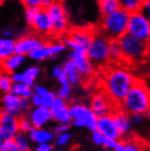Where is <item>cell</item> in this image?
<instances>
[{
	"mask_svg": "<svg viewBox=\"0 0 150 151\" xmlns=\"http://www.w3.org/2000/svg\"><path fill=\"white\" fill-rule=\"evenodd\" d=\"M55 98H56L55 93L48 92L45 96H43V98H42V106L49 107V106L51 105L53 99H54Z\"/></svg>",
	"mask_w": 150,
	"mask_h": 151,
	"instance_id": "obj_43",
	"label": "cell"
},
{
	"mask_svg": "<svg viewBox=\"0 0 150 151\" xmlns=\"http://www.w3.org/2000/svg\"><path fill=\"white\" fill-rule=\"evenodd\" d=\"M3 73V70H2V68H1V63H0V74Z\"/></svg>",
	"mask_w": 150,
	"mask_h": 151,
	"instance_id": "obj_57",
	"label": "cell"
},
{
	"mask_svg": "<svg viewBox=\"0 0 150 151\" xmlns=\"http://www.w3.org/2000/svg\"><path fill=\"white\" fill-rule=\"evenodd\" d=\"M136 78L125 67L116 66L108 68L103 78L104 91L119 105L134 85Z\"/></svg>",
	"mask_w": 150,
	"mask_h": 151,
	"instance_id": "obj_1",
	"label": "cell"
},
{
	"mask_svg": "<svg viewBox=\"0 0 150 151\" xmlns=\"http://www.w3.org/2000/svg\"><path fill=\"white\" fill-rule=\"evenodd\" d=\"M96 130L103 134L104 137L113 139H119L120 135L116 127L112 116L110 115H106L98 117L96 120Z\"/></svg>",
	"mask_w": 150,
	"mask_h": 151,
	"instance_id": "obj_17",
	"label": "cell"
},
{
	"mask_svg": "<svg viewBox=\"0 0 150 151\" xmlns=\"http://www.w3.org/2000/svg\"><path fill=\"white\" fill-rule=\"evenodd\" d=\"M70 128V125L69 124H62L59 126H57L54 128V133L57 135H60L63 133H67V130H69Z\"/></svg>",
	"mask_w": 150,
	"mask_h": 151,
	"instance_id": "obj_45",
	"label": "cell"
},
{
	"mask_svg": "<svg viewBox=\"0 0 150 151\" xmlns=\"http://www.w3.org/2000/svg\"><path fill=\"white\" fill-rule=\"evenodd\" d=\"M124 146V151H143V147L140 144V139L139 138H132L127 137L126 139H121Z\"/></svg>",
	"mask_w": 150,
	"mask_h": 151,
	"instance_id": "obj_25",
	"label": "cell"
},
{
	"mask_svg": "<svg viewBox=\"0 0 150 151\" xmlns=\"http://www.w3.org/2000/svg\"><path fill=\"white\" fill-rule=\"evenodd\" d=\"M49 110L52 115V118L61 124H69L71 122V116L69 115L68 104L65 99L58 96L53 99L49 106Z\"/></svg>",
	"mask_w": 150,
	"mask_h": 151,
	"instance_id": "obj_14",
	"label": "cell"
},
{
	"mask_svg": "<svg viewBox=\"0 0 150 151\" xmlns=\"http://www.w3.org/2000/svg\"><path fill=\"white\" fill-rule=\"evenodd\" d=\"M139 12H140L146 18L149 19L150 17V0H142V3L139 7Z\"/></svg>",
	"mask_w": 150,
	"mask_h": 151,
	"instance_id": "obj_36",
	"label": "cell"
},
{
	"mask_svg": "<svg viewBox=\"0 0 150 151\" xmlns=\"http://www.w3.org/2000/svg\"><path fill=\"white\" fill-rule=\"evenodd\" d=\"M37 131V129L35 128V127H31V129L28 131L29 132V137H30V139L32 140V141H34V142H35V140H36Z\"/></svg>",
	"mask_w": 150,
	"mask_h": 151,
	"instance_id": "obj_55",
	"label": "cell"
},
{
	"mask_svg": "<svg viewBox=\"0 0 150 151\" xmlns=\"http://www.w3.org/2000/svg\"><path fill=\"white\" fill-rule=\"evenodd\" d=\"M90 105L91 110L96 117L110 115L116 109H120V105L115 102L105 91L94 94L92 96Z\"/></svg>",
	"mask_w": 150,
	"mask_h": 151,
	"instance_id": "obj_9",
	"label": "cell"
},
{
	"mask_svg": "<svg viewBox=\"0 0 150 151\" xmlns=\"http://www.w3.org/2000/svg\"><path fill=\"white\" fill-rule=\"evenodd\" d=\"M149 105L150 94L147 86L144 80L136 78L134 85L120 104L121 109L128 115L135 113L145 114L149 110Z\"/></svg>",
	"mask_w": 150,
	"mask_h": 151,
	"instance_id": "obj_2",
	"label": "cell"
},
{
	"mask_svg": "<svg viewBox=\"0 0 150 151\" xmlns=\"http://www.w3.org/2000/svg\"><path fill=\"white\" fill-rule=\"evenodd\" d=\"M53 149V146L50 145V144H47V143H44V144H40L36 151H52Z\"/></svg>",
	"mask_w": 150,
	"mask_h": 151,
	"instance_id": "obj_50",
	"label": "cell"
},
{
	"mask_svg": "<svg viewBox=\"0 0 150 151\" xmlns=\"http://www.w3.org/2000/svg\"><path fill=\"white\" fill-rule=\"evenodd\" d=\"M31 127H32L31 122L25 116L18 117V130H20L22 133H27L30 130Z\"/></svg>",
	"mask_w": 150,
	"mask_h": 151,
	"instance_id": "obj_33",
	"label": "cell"
},
{
	"mask_svg": "<svg viewBox=\"0 0 150 151\" xmlns=\"http://www.w3.org/2000/svg\"><path fill=\"white\" fill-rule=\"evenodd\" d=\"M98 3L102 16L108 15L121 8L119 0H98Z\"/></svg>",
	"mask_w": 150,
	"mask_h": 151,
	"instance_id": "obj_22",
	"label": "cell"
},
{
	"mask_svg": "<svg viewBox=\"0 0 150 151\" xmlns=\"http://www.w3.org/2000/svg\"><path fill=\"white\" fill-rule=\"evenodd\" d=\"M53 138H54V134L52 132H49L47 130H43V129H37L35 142H37L39 144H44L51 141Z\"/></svg>",
	"mask_w": 150,
	"mask_h": 151,
	"instance_id": "obj_30",
	"label": "cell"
},
{
	"mask_svg": "<svg viewBox=\"0 0 150 151\" xmlns=\"http://www.w3.org/2000/svg\"><path fill=\"white\" fill-rule=\"evenodd\" d=\"M110 41L102 34L96 33L87 48V57L94 67L102 68L110 63L109 61V44Z\"/></svg>",
	"mask_w": 150,
	"mask_h": 151,
	"instance_id": "obj_5",
	"label": "cell"
},
{
	"mask_svg": "<svg viewBox=\"0 0 150 151\" xmlns=\"http://www.w3.org/2000/svg\"><path fill=\"white\" fill-rule=\"evenodd\" d=\"M70 92H71V85L69 83L61 85V88H60V89L58 90V93H57V96L60 99H62L66 100L69 96Z\"/></svg>",
	"mask_w": 150,
	"mask_h": 151,
	"instance_id": "obj_35",
	"label": "cell"
},
{
	"mask_svg": "<svg viewBox=\"0 0 150 151\" xmlns=\"http://www.w3.org/2000/svg\"><path fill=\"white\" fill-rule=\"evenodd\" d=\"M32 98V104L36 106H42V98L36 94H33V96H31Z\"/></svg>",
	"mask_w": 150,
	"mask_h": 151,
	"instance_id": "obj_51",
	"label": "cell"
},
{
	"mask_svg": "<svg viewBox=\"0 0 150 151\" xmlns=\"http://www.w3.org/2000/svg\"><path fill=\"white\" fill-rule=\"evenodd\" d=\"M126 33L144 42L149 43L150 21L139 11L132 12L129 15Z\"/></svg>",
	"mask_w": 150,
	"mask_h": 151,
	"instance_id": "obj_7",
	"label": "cell"
},
{
	"mask_svg": "<svg viewBox=\"0 0 150 151\" xmlns=\"http://www.w3.org/2000/svg\"><path fill=\"white\" fill-rule=\"evenodd\" d=\"M25 7H37L41 8L42 0H20Z\"/></svg>",
	"mask_w": 150,
	"mask_h": 151,
	"instance_id": "obj_41",
	"label": "cell"
},
{
	"mask_svg": "<svg viewBox=\"0 0 150 151\" xmlns=\"http://www.w3.org/2000/svg\"><path fill=\"white\" fill-rule=\"evenodd\" d=\"M33 92H34L36 95L41 96V98H43V96H45L49 91H48L47 88H44V87H41V86H36V87L34 88Z\"/></svg>",
	"mask_w": 150,
	"mask_h": 151,
	"instance_id": "obj_47",
	"label": "cell"
},
{
	"mask_svg": "<svg viewBox=\"0 0 150 151\" xmlns=\"http://www.w3.org/2000/svg\"><path fill=\"white\" fill-rule=\"evenodd\" d=\"M119 3L123 9L126 10L129 13H132L138 11L142 0H119Z\"/></svg>",
	"mask_w": 150,
	"mask_h": 151,
	"instance_id": "obj_29",
	"label": "cell"
},
{
	"mask_svg": "<svg viewBox=\"0 0 150 151\" xmlns=\"http://www.w3.org/2000/svg\"><path fill=\"white\" fill-rule=\"evenodd\" d=\"M61 68H62V70L65 72L67 75L69 74L70 72L74 71V70H77L76 64H75V62L73 60H71V59H68Z\"/></svg>",
	"mask_w": 150,
	"mask_h": 151,
	"instance_id": "obj_39",
	"label": "cell"
},
{
	"mask_svg": "<svg viewBox=\"0 0 150 151\" xmlns=\"http://www.w3.org/2000/svg\"><path fill=\"white\" fill-rule=\"evenodd\" d=\"M71 137V135L69 133H63V134H60L57 136V145L58 146H64V145H66L67 142H68V140L70 139Z\"/></svg>",
	"mask_w": 150,
	"mask_h": 151,
	"instance_id": "obj_42",
	"label": "cell"
},
{
	"mask_svg": "<svg viewBox=\"0 0 150 151\" xmlns=\"http://www.w3.org/2000/svg\"><path fill=\"white\" fill-rule=\"evenodd\" d=\"M115 151H124V146L122 144V142L118 141V145L115 148Z\"/></svg>",
	"mask_w": 150,
	"mask_h": 151,
	"instance_id": "obj_56",
	"label": "cell"
},
{
	"mask_svg": "<svg viewBox=\"0 0 150 151\" xmlns=\"http://www.w3.org/2000/svg\"><path fill=\"white\" fill-rule=\"evenodd\" d=\"M26 57L24 55H19V54H13L3 62H1V68L4 73L11 75L12 73L16 72L17 68L26 61Z\"/></svg>",
	"mask_w": 150,
	"mask_h": 151,
	"instance_id": "obj_20",
	"label": "cell"
},
{
	"mask_svg": "<svg viewBox=\"0 0 150 151\" xmlns=\"http://www.w3.org/2000/svg\"><path fill=\"white\" fill-rule=\"evenodd\" d=\"M40 8H37V7H26L25 10V17H26V21L29 27L32 26L34 20L39 11Z\"/></svg>",
	"mask_w": 150,
	"mask_h": 151,
	"instance_id": "obj_32",
	"label": "cell"
},
{
	"mask_svg": "<svg viewBox=\"0 0 150 151\" xmlns=\"http://www.w3.org/2000/svg\"><path fill=\"white\" fill-rule=\"evenodd\" d=\"M46 10L47 11L52 21L54 36H66L68 30L70 29V24L66 9L64 7L63 4L58 0H56L55 3Z\"/></svg>",
	"mask_w": 150,
	"mask_h": 151,
	"instance_id": "obj_6",
	"label": "cell"
},
{
	"mask_svg": "<svg viewBox=\"0 0 150 151\" xmlns=\"http://www.w3.org/2000/svg\"><path fill=\"white\" fill-rule=\"evenodd\" d=\"M65 49L66 47L62 41H46L42 46L31 51L27 57L37 61H43L48 58H57V56L65 51Z\"/></svg>",
	"mask_w": 150,
	"mask_h": 151,
	"instance_id": "obj_10",
	"label": "cell"
},
{
	"mask_svg": "<svg viewBox=\"0 0 150 151\" xmlns=\"http://www.w3.org/2000/svg\"><path fill=\"white\" fill-rule=\"evenodd\" d=\"M16 40L0 37V63L15 54Z\"/></svg>",
	"mask_w": 150,
	"mask_h": 151,
	"instance_id": "obj_21",
	"label": "cell"
},
{
	"mask_svg": "<svg viewBox=\"0 0 150 151\" xmlns=\"http://www.w3.org/2000/svg\"><path fill=\"white\" fill-rule=\"evenodd\" d=\"M14 142L16 143L18 151H31L30 147L28 145L27 138L26 137L24 133H17L13 138Z\"/></svg>",
	"mask_w": 150,
	"mask_h": 151,
	"instance_id": "obj_28",
	"label": "cell"
},
{
	"mask_svg": "<svg viewBox=\"0 0 150 151\" xmlns=\"http://www.w3.org/2000/svg\"><path fill=\"white\" fill-rule=\"evenodd\" d=\"M31 27L33 28L34 33L45 37L54 36L52 21L46 9L40 8L34 20Z\"/></svg>",
	"mask_w": 150,
	"mask_h": 151,
	"instance_id": "obj_12",
	"label": "cell"
},
{
	"mask_svg": "<svg viewBox=\"0 0 150 151\" xmlns=\"http://www.w3.org/2000/svg\"><path fill=\"white\" fill-rule=\"evenodd\" d=\"M67 79H68V83L71 86H78L83 80L81 75L78 70H74L69 74H67Z\"/></svg>",
	"mask_w": 150,
	"mask_h": 151,
	"instance_id": "obj_34",
	"label": "cell"
},
{
	"mask_svg": "<svg viewBox=\"0 0 150 151\" xmlns=\"http://www.w3.org/2000/svg\"><path fill=\"white\" fill-rule=\"evenodd\" d=\"M92 140L95 145H103L105 137L99 131L95 130V131H93V134H92Z\"/></svg>",
	"mask_w": 150,
	"mask_h": 151,
	"instance_id": "obj_40",
	"label": "cell"
},
{
	"mask_svg": "<svg viewBox=\"0 0 150 151\" xmlns=\"http://www.w3.org/2000/svg\"><path fill=\"white\" fill-rule=\"evenodd\" d=\"M56 0H42L41 2V8L43 9H47L50 6H52L55 3Z\"/></svg>",
	"mask_w": 150,
	"mask_h": 151,
	"instance_id": "obj_53",
	"label": "cell"
},
{
	"mask_svg": "<svg viewBox=\"0 0 150 151\" xmlns=\"http://www.w3.org/2000/svg\"><path fill=\"white\" fill-rule=\"evenodd\" d=\"M96 33V29L93 27H75L68 30L66 37L76 44L87 49Z\"/></svg>",
	"mask_w": 150,
	"mask_h": 151,
	"instance_id": "obj_13",
	"label": "cell"
},
{
	"mask_svg": "<svg viewBox=\"0 0 150 151\" xmlns=\"http://www.w3.org/2000/svg\"><path fill=\"white\" fill-rule=\"evenodd\" d=\"M110 116H112L114 124L119 132L120 138L121 139L126 138L128 137V133H129L130 127H131V120L129 115L123 109H121L120 107V109H116V111L111 113Z\"/></svg>",
	"mask_w": 150,
	"mask_h": 151,
	"instance_id": "obj_15",
	"label": "cell"
},
{
	"mask_svg": "<svg viewBox=\"0 0 150 151\" xmlns=\"http://www.w3.org/2000/svg\"><path fill=\"white\" fill-rule=\"evenodd\" d=\"M0 129L8 140L13 139L18 132V118L7 114L4 109L0 110Z\"/></svg>",
	"mask_w": 150,
	"mask_h": 151,
	"instance_id": "obj_16",
	"label": "cell"
},
{
	"mask_svg": "<svg viewBox=\"0 0 150 151\" xmlns=\"http://www.w3.org/2000/svg\"><path fill=\"white\" fill-rule=\"evenodd\" d=\"M12 83L13 82L10 78V75L4 72L0 74V91L4 93H9Z\"/></svg>",
	"mask_w": 150,
	"mask_h": 151,
	"instance_id": "obj_31",
	"label": "cell"
},
{
	"mask_svg": "<svg viewBox=\"0 0 150 151\" xmlns=\"http://www.w3.org/2000/svg\"><path fill=\"white\" fill-rule=\"evenodd\" d=\"M130 13L122 7L108 15L102 16L96 31L109 40H117L126 33Z\"/></svg>",
	"mask_w": 150,
	"mask_h": 151,
	"instance_id": "obj_3",
	"label": "cell"
},
{
	"mask_svg": "<svg viewBox=\"0 0 150 151\" xmlns=\"http://www.w3.org/2000/svg\"><path fill=\"white\" fill-rule=\"evenodd\" d=\"M51 118H52V115L49 110V107L40 106H37V109L31 112L30 122L33 125V127L39 129L48 120H50Z\"/></svg>",
	"mask_w": 150,
	"mask_h": 151,
	"instance_id": "obj_18",
	"label": "cell"
},
{
	"mask_svg": "<svg viewBox=\"0 0 150 151\" xmlns=\"http://www.w3.org/2000/svg\"><path fill=\"white\" fill-rule=\"evenodd\" d=\"M19 96L12 94V93H6L5 96H3L2 101L4 103L5 109H17L19 105ZM19 109V107H18Z\"/></svg>",
	"mask_w": 150,
	"mask_h": 151,
	"instance_id": "obj_27",
	"label": "cell"
},
{
	"mask_svg": "<svg viewBox=\"0 0 150 151\" xmlns=\"http://www.w3.org/2000/svg\"><path fill=\"white\" fill-rule=\"evenodd\" d=\"M0 151H18L17 147L13 139L6 140V141L0 146Z\"/></svg>",
	"mask_w": 150,
	"mask_h": 151,
	"instance_id": "obj_37",
	"label": "cell"
},
{
	"mask_svg": "<svg viewBox=\"0 0 150 151\" xmlns=\"http://www.w3.org/2000/svg\"><path fill=\"white\" fill-rule=\"evenodd\" d=\"M2 37H6V38H13L15 36V31L11 28H3L0 31Z\"/></svg>",
	"mask_w": 150,
	"mask_h": 151,
	"instance_id": "obj_48",
	"label": "cell"
},
{
	"mask_svg": "<svg viewBox=\"0 0 150 151\" xmlns=\"http://www.w3.org/2000/svg\"><path fill=\"white\" fill-rule=\"evenodd\" d=\"M39 73H40V69L37 67H30V68H27L25 70V72L23 73L24 78H25L24 84H26L27 86H28V87L32 88L34 83H35L37 77L39 75Z\"/></svg>",
	"mask_w": 150,
	"mask_h": 151,
	"instance_id": "obj_26",
	"label": "cell"
},
{
	"mask_svg": "<svg viewBox=\"0 0 150 151\" xmlns=\"http://www.w3.org/2000/svg\"><path fill=\"white\" fill-rule=\"evenodd\" d=\"M10 78L13 83H24L25 78H24V74L23 73H12L10 75Z\"/></svg>",
	"mask_w": 150,
	"mask_h": 151,
	"instance_id": "obj_46",
	"label": "cell"
},
{
	"mask_svg": "<svg viewBox=\"0 0 150 151\" xmlns=\"http://www.w3.org/2000/svg\"><path fill=\"white\" fill-rule=\"evenodd\" d=\"M109 61L110 63H119L123 61L121 47L117 40H111L109 44Z\"/></svg>",
	"mask_w": 150,
	"mask_h": 151,
	"instance_id": "obj_24",
	"label": "cell"
},
{
	"mask_svg": "<svg viewBox=\"0 0 150 151\" xmlns=\"http://www.w3.org/2000/svg\"><path fill=\"white\" fill-rule=\"evenodd\" d=\"M103 145L109 149H115L117 147V145H118V141H116V139H113V138H109V137H105V140H104Z\"/></svg>",
	"mask_w": 150,
	"mask_h": 151,
	"instance_id": "obj_44",
	"label": "cell"
},
{
	"mask_svg": "<svg viewBox=\"0 0 150 151\" xmlns=\"http://www.w3.org/2000/svg\"><path fill=\"white\" fill-rule=\"evenodd\" d=\"M68 109L72 120L79 121L83 127H88L92 131L96 130L98 117L93 113L91 109L82 103H72L68 105Z\"/></svg>",
	"mask_w": 150,
	"mask_h": 151,
	"instance_id": "obj_8",
	"label": "cell"
},
{
	"mask_svg": "<svg viewBox=\"0 0 150 151\" xmlns=\"http://www.w3.org/2000/svg\"><path fill=\"white\" fill-rule=\"evenodd\" d=\"M10 93L20 96V98L27 99H29L34 94L33 89L24 83H12L11 88H10Z\"/></svg>",
	"mask_w": 150,
	"mask_h": 151,
	"instance_id": "obj_23",
	"label": "cell"
},
{
	"mask_svg": "<svg viewBox=\"0 0 150 151\" xmlns=\"http://www.w3.org/2000/svg\"><path fill=\"white\" fill-rule=\"evenodd\" d=\"M101 151H111V150H108V149H103V150H101Z\"/></svg>",
	"mask_w": 150,
	"mask_h": 151,
	"instance_id": "obj_58",
	"label": "cell"
},
{
	"mask_svg": "<svg viewBox=\"0 0 150 151\" xmlns=\"http://www.w3.org/2000/svg\"><path fill=\"white\" fill-rule=\"evenodd\" d=\"M121 47L123 61L127 63H140L144 61L149 51V43L144 42L126 33L117 39Z\"/></svg>",
	"mask_w": 150,
	"mask_h": 151,
	"instance_id": "obj_4",
	"label": "cell"
},
{
	"mask_svg": "<svg viewBox=\"0 0 150 151\" xmlns=\"http://www.w3.org/2000/svg\"><path fill=\"white\" fill-rule=\"evenodd\" d=\"M132 115V120L136 123H140L143 121L145 115L144 114H139V113H135V114H131Z\"/></svg>",
	"mask_w": 150,
	"mask_h": 151,
	"instance_id": "obj_52",
	"label": "cell"
},
{
	"mask_svg": "<svg viewBox=\"0 0 150 151\" xmlns=\"http://www.w3.org/2000/svg\"><path fill=\"white\" fill-rule=\"evenodd\" d=\"M3 1H5V0H0V2H3Z\"/></svg>",
	"mask_w": 150,
	"mask_h": 151,
	"instance_id": "obj_59",
	"label": "cell"
},
{
	"mask_svg": "<svg viewBox=\"0 0 150 151\" xmlns=\"http://www.w3.org/2000/svg\"><path fill=\"white\" fill-rule=\"evenodd\" d=\"M61 71H62V68L61 67H55L54 68L52 69V77L57 78L59 76V74L61 73Z\"/></svg>",
	"mask_w": 150,
	"mask_h": 151,
	"instance_id": "obj_54",
	"label": "cell"
},
{
	"mask_svg": "<svg viewBox=\"0 0 150 151\" xmlns=\"http://www.w3.org/2000/svg\"><path fill=\"white\" fill-rule=\"evenodd\" d=\"M47 39L36 33H28L21 36L16 40L15 53L27 56L28 54L46 43Z\"/></svg>",
	"mask_w": 150,
	"mask_h": 151,
	"instance_id": "obj_11",
	"label": "cell"
},
{
	"mask_svg": "<svg viewBox=\"0 0 150 151\" xmlns=\"http://www.w3.org/2000/svg\"><path fill=\"white\" fill-rule=\"evenodd\" d=\"M57 79L58 80V82L61 84V85H64V84H67L68 83V79H67V75L64 72L63 70L61 71V73L59 74V76L57 78Z\"/></svg>",
	"mask_w": 150,
	"mask_h": 151,
	"instance_id": "obj_49",
	"label": "cell"
},
{
	"mask_svg": "<svg viewBox=\"0 0 150 151\" xmlns=\"http://www.w3.org/2000/svg\"><path fill=\"white\" fill-rule=\"evenodd\" d=\"M19 98H20V96H19ZM18 107L22 112L29 110L30 107H31V103H30L29 99H27V98H20L19 99Z\"/></svg>",
	"mask_w": 150,
	"mask_h": 151,
	"instance_id": "obj_38",
	"label": "cell"
},
{
	"mask_svg": "<svg viewBox=\"0 0 150 151\" xmlns=\"http://www.w3.org/2000/svg\"><path fill=\"white\" fill-rule=\"evenodd\" d=\"M73 61L75 62V64H76L77 70L79 72L83 79L90 78L94 75L95 68L91 63V61L88 58L87 55L80 56L77 58L73 59Z\"/></svg>",
	"mask_w": 150,
	"mask_h": 151,
	"instance_id": "obj_19",
	"label": "cell"
},
{
	"mask_svg": "<svg viewBox=\"0 0 150 151\" xmlns=\"http://www.w3.org/2000/svg\"><path fill=\"white\" fill-rule=\"evenodd\" d=\"M57 151H63V150H61V149H59V150H57Z\"/></svg>",
	"mask_w": 150,
	"mask_h": 151,
	"instance_id": "obj_60",
	"label": "cell"
}]
</instances>
